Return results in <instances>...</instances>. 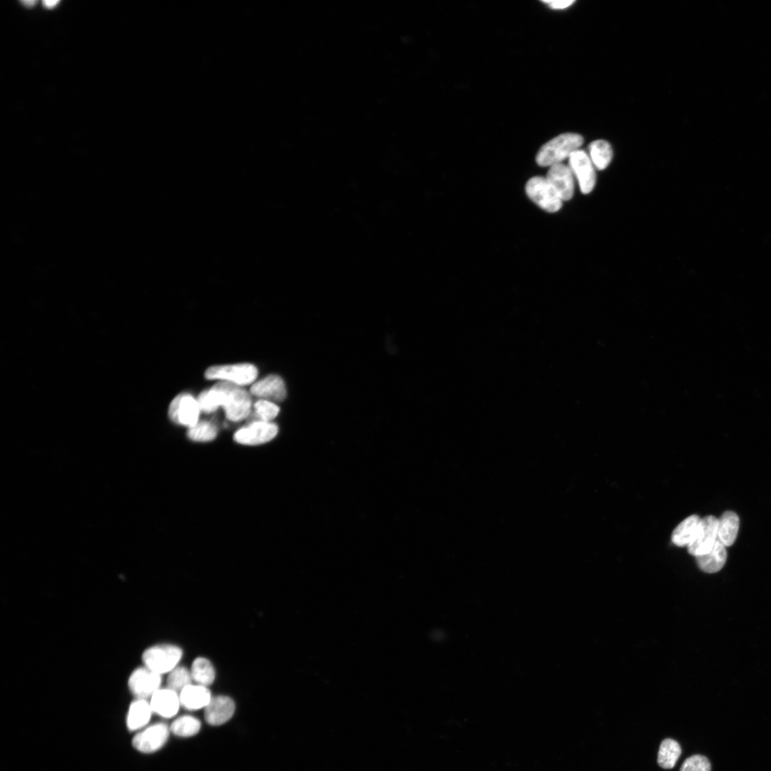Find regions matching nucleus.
Masks as SVG:
<instances>
[{"mask_svg":"<svg viewBox=\"0 0 771 771\" xmlns=\"http://www.w3.org/2000/svg\"><path fill=\"white\" fill-rule=\"evenodd\" d=\"M681 754V748L678 742L672 739H665L660 744L657 763L664 769L672 768Z\"/></svg>","mask_w":771,"mask_h":771,"instance_id":"23","label":"nucleus"},{"mask_svg":"<svg viewBox=\"0 0 771 771\" xmlns=\"http://www.w3.org/2000/svg\"><path fill=\"white\" fill-rule=\"evenodd\" d=\"M525 192L529 198L547 212L559 211L563 201L545 177L534 176L526 183Z\"/></svg>","mask_w":771,"mask_h":771,"instance_id":"4","label":"nucleus"},{"mask_svg":"<svg viewBox=\"0 0 771 771\" xmlns=\"http://www.w3.org/2000/svg\"><path fill=\"white\" fill-rule=\"evenodd\" d=\"M201 727V722L191 715H183L176 719L170 727L171 732L178 737H188L196 735Z\"/></svg>","mask_w":771,"mask_h":771,"instance_id":"24","label":"nucleus"},{"mask_svg":"<svg viewBox=\"0 0 771 771\" xmlns=\"http://www.w3.org/2000/svg\"><path fill=\"white\" fill-rule=\"evenodd\" d=\"M192 677L191 671L185 667H176L172 670L168 676V687L178 692H181L186 686L191 684Z\"/></svg>","mask_w":771,"mask_h":771,"instance_id":"26","label":"nucleus"},{"mask_svg":"<svg viewBox=\"0 0 771 771\" xmlns=\"http://www.w3.org/2000/svg\"><path fill=\"white\" fill-rule=\"evenodd\" d=\"M695 558L697 566L702 571L714 573L720 571L725 564L727 550L725 546L717 540L708 553Z\"/></svg>","mask_w":771,"mask_h":771,"instance_id":"17","label":"nucleus"},{"mask_svg":"<svg viewBox=\"0 0 771 771\" xmlns=\"http://www.w3.org/2000/svg\"><path fill=\"white\" fill-rule=\"evenodd\" d=\"M253 406L256 415L264 421L273 419L279 412V408L275 403L266 400H259Z\"/></svg>","mask_w":771,"mask_h":771,"instance_id":"28","label":"nucleus"},{"mask_svg":"<svg viewBox=\"0 0 771 771\" xmlns=\"http://www.w3.org/2000/svg\"><path fill=\"white\" fill-rule=\"evenodd\" d=\"M718 519L713 515L700 518L693 540L687 547L689 554L695 558L708 553L717 540Z\"/></svg>","mask_w":771,"mask_h":771,"instance_id":"8","label":"nucleus"},{"mask_svg":"<svg viewBox=\"0 0 771 771\" xmlns=\"http://www.w3.org/2000/svg\"><path fill=\"white\" fill-rule=\"evenodd\" d=\"M583 137L577 133H563L541 146L536 155V162L540 166H551L561 163L576 150L580 149Z\"/></svg>","mask_w":771,"mask_h":771,"instance_id":"2","label":"nucleus"},{"mask_svg":"<svg viewBox=\"0 0 771 771\" xmlns=\"http://www.w3.org/2000/svg\"><path fill=\"white\" fill-rule=\"evenodd\" d=\"M588 149V156L598 170L605 169L612 161L613 151L608 141L595 140L589 144Z\"/></svg>","mask_w":771,"mask_h":771,"instance_id":"21","label":"nucleus"},{"mask_svg":"<svg viewBox=\"0 0 771 771\" xmlns=\"http://www.w3.org/2000/svg\"><path fill=\"white\" fill-rule=\"evenodd\" d=\"M257 376V368L250 363L212 366L208 368L205 373V377L207 379H220L238 386H245L253 383Z\"/></svg>","mask_w":771,"mask_h":771,"instance_id":"5","label":"nucleus"},{"mask_svg":"<svg viewBox=\"0 0 771 771\" xmlns=\"http://www.w3.org/2000/svg\"><path fill=\"white\" fill-rule=\"evenodd\" d=\"M545 178L563 201H568L573 197L575 190L574 176L568 166L561 163L550 166Z\"/></svg>","mask_w":771,"mask_h":771,"instance_id":"12","label":"nucleus"},{"mask_svg":"<svg viewBox=\"0 0 771 771\" xmlns=\"http://www.w3.org/2000/svg\"><path fill=\"white\" fill-rule=\"evenodd\" d=\"M568 166L578 180L580 191L590 193L596 183V173L588 153L580 148L575 151L568 158Z\"/></svg>","mask_w":771,"mask_h":771,"instance_id":"6","label":"nucleus"},{"mask_svg":"<svg viewBox=\"0 0 771 771\" xmlns=\"http://www.w3.org/2000/svg\"><path fill=\"white\" fill-rule=\"evenodd\" d=\"M149 702L153 712L165 718L173 717L181 705L178 692L168 687L159 688L151 697Z\"/></svg>","mask_w":771,"mask_h":771,"instance_id":"14","label":"nucleus"},{"mask_svg":"<svg viewBox=\"0 0 771 771\" xmlns=\"http://www.w3.org/2000/svg\"><path fill=\"white\" fill-rule=\"evenodd\" d=\"M711 765L708 759L701 755H695L687 758L682 764L680 771H710Z\"/></svg>","mask_w":771,"mask_h":771,"instance_id":"27","label":"nucleus"},{"mask_svg":"<svg viewBox=\"0 0 771 771\" xmlns=\"http://www.w3.org/2000/svg\"><path fill=\"white\" fill-rule=\"evenodd\" d=\"M739 525V517L735 512H724L718 519L717 540L725 546L732 545L736 540Z\"/></svg>","mask_w":771,"mask_h":771,"instance_id":"20","label":"nucleus"},{"mask_svg":"<svg viewBox=\"0 0 771 771\" xmlns=\"http://www.w3.org/2000/svg\"><path fill=\"white\" fill-rule=\"evenodd\" d=\"M153 713L150 702L144 698H137L131 704L126 717L128 730H138L144 728Z\"/></svg>","mask_w":771,"mask_h":771,"instance_id":"18","label":"nucleus"},{"mask_svg":"<svg viewBox=\"0 0 771 771\" xmlns=\"http://www.w3.org/2000/svg\"><path fill=\"white\" fill-rule=\"evenodd\" d=\"M250 392L255 396L278 402L283 400L286 396L284 381L276 375H270L256 382L252 385Z\"/></svg>","mask_w":771,"mask_h":771,"instance_id":"15","label":"nucleus"},{"mask_svg":"<svg viewBox=\"0 0 771 771\" xmlns=\"http://www.w3.org/2000/svg\"><path fill=\"white\" fill-rule=\"evenodd\" d=\"M181 657V649L173 645L152 646L142 656L145 667L159 675L169 673L177 667Z\"/></svg>","mask_w":771,"mask_h":771,"instance_id":"3","label":"nucleus"},{"mask_svg":"<svg viewBox=\"0 0 771 771\" xmlns=\"http://www.w3.org/2000/svg\"><path fill=\"white\" fill-rule=\"evenodd\" d=\"M197 401L201 410L205 413L213 412L221 405L226 418L234 422L246 418L251 408L250 394L240 386L226 381L218 382L203 391Z\"/></svg>","mask_w":771,"mask_h":771,"instance_id":"1","label":"nucleus"},{"mask_svg":"<svg viewBox=\"0 0 771 771\" xmlns=\"http://www.w3.org/2000/svg\"><path fill=\"white\" fill-rule=\"evenodd\" d=\"M188 437L194 441L206 442L213 440L217 435L216 426L211 422H198L188 430Z\"/></svg>","mask_w":771,"mask_h":771,"instance_id":"25","label":"nucleus"},{"mask_svg":"<svg viewBox=\"0 0 771 771\" xmlns=\"http://www.w3.org/2000/svg\"><path fill=\"white\" fill-rule=\"evenodd\" d=\"M59 1H56V0L44 1L43 4L46 8L51 9L54 8L56 6V4H59Z\"/></svg>","mask_w":771,"mask_h":771,"instance_id":"30","label":"nucleus"},{"mask_svg":"<svg viewBox=\"0 0 771 771\" xmlns=\"http://www.w3.org/2000/svg\"><path fill=\"white\" fill-rule=\"evenodd\" d=\"M700 518L691 515L680 522L671 534V540L678 547H687L693 540L700 524Z\"/></svg>","mask_w":771,"mask_h":771,"instance_id":"19","label":"nucleus"},{"mask_svg":"<svg viewBox=\"0 0 771 771\" xmlns=\"http://www.w3.org/2000/svg\"><path fill=\"white\" fill-rule=\"evenodd\" d=\"M200 407L197 400L189 394H180L171 403L168 416L176 423L189 428L198 423Z\"/></svg>","mask_w":771,"mask_h":771,"instance_id":"9","label":"nucleus"},{"mask_svg":"<svg viewBox=\"0 0 771 771\" xmlns=\"http://www.w3.org/2000/svg\"><path fill=\"white\" fill-rule=\"evenodd\" d=\"M235 707L234 701L228 696L212 697L204 708V718L211 725H223L232 717Z\"/></svg>","mask_w":771,"mask_h":771,"instance_id":"13","label":"nucleus"},{"mask_svg":"<svg viewBox=\"0 0 771 771\" xmlns=\"http://www.w3.org/2000/svg\"><path fill=\"white\" fill-rule=\"evenodd\" d=\"M277 433L276 424L261 420L238 430L234 434V440L240 444L255 445L270 441Z\"/></svg>","mask_w":771,"mask_h":771,"instance_id":"10","label":"nucleus"},{"mask_svg":"<svg viewBox=\"0 0 771 771\" xmlns=\"http://www.w3.org/2000/svg\"><path fill=\"white\" fill-rule=\"evenodd\" d=\"M21 3H22V4H24V5L25 6H26V7H29V8H31V7H33V6H34V5H35V4H36V3H37V1H34V0H26V1H21Z\"/></svg>","mask_w":771,"mask_h":771,"instance_id":"31","label":"nucleus"},{"mask_svg":"<svg viewBox=\"0 0 771 771\" xmlns=\"http://www.w3.org/2000/svg\"><path fill=\"white\" fill-rule=\"evenodd\" d=\"M544 3L548 4V6L553 9H564L572 5L575 1L573 0H559V1H543Z\"/></svg>","mask_w":771,"mask_h":771,"instance_id":"29","label":"nucleus"},{"mask_svg":"<svg viewBox=\"0 0 771 771\" xmlns=\"http://www.w3.org/2000/svg\"><path fill=\"white\" fill-rule=\"evenodd\" d=\"M192 679L198 685L208 686L215 680L216 672L212 663L206 658H196L191 665Z\"/></svg>","mask_w":771,"mask_h":771,"instance_id":"22","label":"nucleus"},{"mask_svg":"<svg viewBox=\"0 0 771 771\" xmlns=\"http://www.w3.org/2000/svg\"><path fill=\"white\" fill-rule=\"evenodd\" d=\"M170 731V727L163 722L145 727L133 738V746L143 753L154 752L166 744Z\"/></svg>","mask_w":771,"mask_h":771,"instance_id":"7","label":"nucleus"},{"mask_svg":"<svg viewBox=\"0 0 771 771\" xmlns=\"http://www.w3.org/2000/svg\"><path fill=\"white\" fill-rule=\"evenodd\" d=\"M161 675L146 667L138 668L129 677V689L137 698L151 697L160 688Z\"/></svg>","mask_w":771,"mask_h":771,"instance_id":"11","label":"nucleus"},{"mask_svg":"<svg viewBox=\"0 0 771 771\" xmlns=\"http://www.w3.org/2000/svg\"><path fill=\"white\" fill-rule=\"evenodd\" d=\"M181 705L189 710L205 708L212 698L206 686L190 684L179 692Z\"/></svg>","mask_w":771,"mask_h":771,"instance_id":"16","label":"nucleus"}]
</instances>
